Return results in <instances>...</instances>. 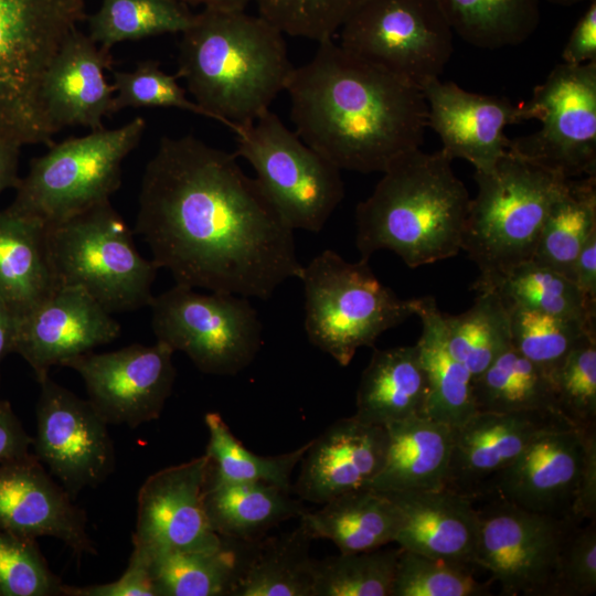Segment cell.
Masks as SVG:
<instances>
[{"label": "cell", "mask_w": 596, "mask_h": 596, "mask_svg": "<svg viewBox=\"0 0 596 596\" xmlns=\"http://www.w3.org/2000/svg\"><path fill=\"white\" fill-rule=\"evenodd\" d=\"M387 435L353 415L340 418L310 440L292 491L302 501L324 503L342 493L369 488L383 467Z\"/></svg>", "instance_id": "23"}, {"label": "cell", "mask_w": 596, "mask_h": 596, "mask_svg": "<svg viewBox=\"0 0 596 596\" xmlns=\"http://www.w3.org/2000/svg\"><path fill=\"white\" fill-rule=\"evenodd\" d=\"M236 157L163 136L142 174L135 232L175 284L265 300L304 266L294 230Z\"/></svg>", "instance_id": "1"}, {"label": "cell", "mask_w": 596, "mask_h": 596, "mask_svg": "<svg viewBox=\"0 0 596 596\" xmlns=\"http://www.w3.org/2000/svg\"><path fill=\"white\" fill-rule=\"evenodd\" d=\"M33 454L74 499L96 487L115 469V449L108 424L88 400L55 383L39 381Z\"/></svg>", "instance_id": "15"}, {"label": "cell", "mask_w": 596, "mask_h": 596, "mask_svg": "<svg viewBox=\"0 0 596 596\" xmlns=\"http://www.w3.org/2000/svg\"><path fill=\"white\" fill-rule=\"evenodd\" d=\"M453 31L481 49L513 46L540 24V0H437Z\"/></svg>", "instance_id": "37"}, {"label": "cell", "mask_w": 596, "mask_h": 596, "mask_svg": "<svg viewBox=\"0 0 596 596\" xmlns=\"http://www.w3.org/2000/svg\"><path fill=\"white\" fill-rule=\"evenodd\" d=\"M454 31L437 0H368L340 28V46L422 88L444 72Z\"/></svg>", "instance_id": "13"}, {"label": "cell", "mask_w": 596, "mask_h": 596, "mask_svg": "<svg viewBox=\"0 0 596 596\" xmlns=\"http://www.w3.org/2000/svg\"><path fill=\"white\" fill-rule=\"evenodd\" d=\"M113 113L127 107H174L210 118L187 97L177 75L167 74L157 62H140L132 71H113Z\"/></svg>", "instance_id": "47"}, {"label": "cell", "mask_w": 596, "mask_h": 596, "mask_svg": "<svg viewBox=\"0 0 596 596\" xmlns=\"http://www.w3.org/2000/svg\"><path fill=\"white\" fill-rule=\"evenodd\" d=\"M57 287H77L111 315L149 307L159 267L143 258L110 200L46 225Z\"/></svg>", "instance_id": "8"}, {"label": "cell", "mask_w": 596, "mask_h": 596, "mask_svg": "<svg viewBox=\"0 0 596 596\" xmlns=\"http://www.w3.org/2000/svg\"><path fill=\"white\" fill-rule=\"evenodd\" d=\"M64 596H156L148 571L141 560L130 555L124 574L116 581L88 586L63 585Z\"/></svg>", "instance_id": "49"}, {"label": "cell", "mask_w": 596, "mask_h": 596, "mask_svg": "<svg viewBox=\"0 0 596 596\" xmlns=\"http://www.w3.org/2000/svg\"><path fill=\"white\" fill-rule=\"evenodd\" d=\"M596 592V523L570 530L562 545L552 596H586Z\"/></svg>", "instance_id": "48"}, {"label": "cell", "mask_w": 596, "mask_h": 596, "mask_svg": "<svg viewBox=\"0 0 596 596\" xmlns=\"http://www.w3.org/2000/svg\"><path fill=\"white\" fill-rule=\"evenodd\" d=\"M32 443L10 404L0 398V464L30 455Z\"/></svg>", "instance_id": "52"}, {"label": "cell", "mask_w": 596, "mask_h": 596, "mask_svg": "<svg viewBox=\"0 0 596 596\" xmlns=\"http://www.w3.org/2000/svg\"><path fill=\"white\" fill-rule=\"evenodd\" d=\"M210 460L204 454L149 476L137 497L132 551L219 550L225 544L210 526L203 490Z\"/></svg>", "instance_id": "17"}, {"label": "cell", "mask_w": 596, "mask_h": 596, "mask_svg": "<svg viewBox=\"0 0 596 596\" xmlns=\"http://www.w3.org/2000/svg\"><path fill=\"white\" fill-rule=\"evenodd\" d=\"M416 316L422 321V334L416 342L428 382L425 416L457 427L475 412L472 374L448 350L443 312L434 297L419 298Z\"/></svg>", "instance_id": "32"}, {"label": "cell", "mask_w": 596, "mask_h": 596, "mask_svg": "<svg viewBox=\"0 0 596 596\" xmlns=\"http://www.w3.org/2000/svg\"><path fill=\"white\" fill-rule=\"evenodd\" d=\"M571 280L590 301L596 302V232L579 251L572 267Z\"/></svg>", "instance_id": "53"}, {"label": "cell", "mask_w": 596, "mask_h": 596, "mask_svg": "<svg viewBox=\"0 0 596 596\" xmlns=\"http://www.w3.org/2000/svg\"><path fill=\"white\" fill-rule=\"evenodd\" d=\"M111 66L109 50L77 28L68 34L43 81L44 110L54 134L68 126L103 128V118L113 114L115 87L105 77Z\"/></svg>", "instance_id": "24"}, {"label": "cell", "mask_w": 596, "mask_h": 596, "mask_svg": "<svg viewBox=\"0 0 596 596\" xmlns=\"http://www.w3.org/2000/svg\"><path fill=\"white\" fill-rule=\"evenodd\" d=\"M472 289L494 290L508 308L535 310L596 324V302L582 294L565 275L533 259L513 266L486 284L472 286Z\"/></svg>", "instance_id": "34"}, {"label": "cell", "mask_w": 596, "mask_h": 596, "mask_svg": "<svg viewBox=\"0 0 596 596\" xmlns=\"http://www.w3.org/2000/svg\"><path fill=\"white\" fill-rule=\"evenodd\" d=\"M461 251L479 269L473 286L533 258L544 221L568 179L507 151L476 171Z\"/></svg>", "instance_id": "5"}, {"label": "cell", "mask_w": 596, "mask_h": 596, "mask_svg": "<svg viewBox=\"0 0 596 596\" xmlns=\"http://www.w3.org/2000/svg\"><path fill=\"white\" fill-rule=\"evenodd\" d=\"M511 347L551 376L596 326L523 308H508Z\"/></svg>", "instance_id": "42"}, {"label": "cell", "mask_w": 596, "mask_h": 596, "mask_svg": "<svg viewBox=\"0 0 596 596\" xmlns=\"http://www.w3.org/2000/svg\"><path fill=\"white\" fill-rule=\"evenodd\" d=\"M242 542L225 540L219 550L132 551L148 571L156 596H231Z\"/></svg>", "instance_id": "33"}, {"label": "cell", "mask_w": 596, "mask_h": 596, "mask_svg": "<svg viewBox=\"0 0 596 596\" xmlns=\"http://www.w3.org/2000/svg\"><path fill=\"white\" fill-rule=\"evenodd\" d=\"M472 394L476 412L558 413L549 373L512 347L472 377Z\"/></svg>", "instance_id": "36"}, {"label": "cell", "mask_w": 596, "mask_h": 596, "mask_svg": "<svg viewBox=\"0 0 596 596\" xmlns=\"http://www.w3.org/2000/svg\"><path fill=\"white\" fill-rule=\"evenodd\" d=\"M478 513L473 565L487 570L504 595L552 596L562 545L577 523L498 496Z\"/></svg>", "instance_id": "14"}, {"label": "cell", "mask_w": 596, "mask_h": 596, "mask_svg": "<svg viewBox=\"0 0 596 596\" xmlns=\"http://www.w3.org/2000/svg\"><path fill=\"white\" fill-rule=\"evenodd\" d=\"M441 149L406 152L383 171L373 192L355 209L361 259L395 253L411 268L456 256L470 195Z\"/></svg>", "instance_id": "4"}, {"label": "cell", "mask_w": 596, "mask_h": 596, "mask_svg": "<svg viewBox=\"0 0 596 596\" xmlns=\"http://www.w3.org/2000/svg\"><path fill=\"white\" fill-rule=\"evenodd\" d=\"M145 129L146 121L138 116L114 129L52 143L47 152L32 159L7 209L49 226L108 201L121 184L124 160Z\"/></svg>", "instance_id": "9"}, {"label": "cell", "mask_w": 596, "mask_h": 596, "mask_svg": "<svg viewBox=\"0 0 596 596\" xmlns=\"http://www.w3.org/2000/svg\"><path fill=\"white\" fill-rule=\"evenodd\" d=\"M296 134L341 171L383 172L421 148L422 88L345 51L333 39L294 67L286 85Z\"/></svg>", "instance_id": "2"}, {"label": "cell", "mask_w": 596, "mask_h": 596, "mask_svg": "<svg viewBox=\"0 0 596 596\" xmlns=\"http://www.w3.org/2000/svg\"><path fill=\"white\" fill-rule=\"evenodd\" d=\"M20 149V146L0 139V194L7 189H15L20 181L18 175Z\"/></svg>", "instance_id": "54"}, {"label": "cell", "mask_w": 596, "mask_h": 596, "mask_svg": "<svg viewBox=\"0 0 596 596\" xmlns=\"http://www.w3.org/2000/svg\"><path fill=\"white\" fill-rule=\"evenodd\" d=\"M584 453V428L563 425L538 436L491 483L530 511L568 518Z\"/></svg>", "instance_id": "22"}, {"label": "cell", "mask_w": 596, "mask_h": 596, "mask_svg": "<svg viewBox=\"0 0 596 596\" xmlns=\"http://www.w3.org/2000/svg\"><path fill=\"white\" fill-rule=\"evenodd\" d=\"M149 307L157 341L185 353L206 374H237L263 344V324L246 297L175 284Z\"/></svg>", "instance_id": "11"}, {"label": "cell", "mask_w": 596, "mask_h": 596, "mask_svg": "<svg viewBox=\"0 0 596 596\" xmlns=\"http://www.w3.org/2000/svg\"><path fill=\"white\" fill-rule=\"evenodd\" d=\"M0 530L34 540L51 536L78 555L96 553L84 510L33 453L0 464Z\"/></svg>", "instance_id": "21"}, {"label": "cell", "mask_w": 596, "mask_h": 596, "mask_svg": "<svg viewBox=\"0 0 596 596\" xmlns=\"http://www.w3.org/2000/svg\"><path fill=\"white\" fill-rule=\"evenodd\" d=\"M427 126L439 137L450 158L488 171L508 151L507 126L521 123L519 105L494 95L468 92L454 82L433 78L422 86Z\"/></svg>", "instance_id": "20"}, {"label": "cell", "mask_w": 596, "mask_h": 596, "mask_svg": "<svg viewBox=\"0 0 596 596\" xmlns=\"http://www.w3.org/2000/svg\"><path fill=\"white\" fill-rule=\"evenodd\" d=\"M63 585L34 539L0 530V596H60Z\"/></svg>", "instance_id": "46"}, {"label": "cell", "mask_w": 596, "mask_h": 596, "mask_svg": "<svg viewBox=\"0 0 596 596\" xmlns=\"http://www.w3.org/2000/svg\"><path fill=\"white\" fill-rule=\"evenodd\" d=\"M518 105L521 121L541 128L510 139L508 151L566 179L596 175V62L557 64Z\"/></svg>", "instance_id": "12"}, {"label": "cell", "mask_w": 596, "mask_h": 596, "mask_svg": "<svg viewBox=\"0 0 596 596\" xmlns=\"http://www.w3.org/2000/svg\"><path fill=\"white\" fill-rule=\"evenodd\" d=\"M401 547L315 561L312 596H391Z\"/></svg>", "instance_id": "41"}, {"label": "cell", "mask_w": 596, "mask_h": 596, "mask_svg": "<svg viewBox=\"0 0 596 596\" xmlns=\"http://www.w3.org/2000/svg\"><path fill=\"white\" fill-rule=\"evenodd\" d=\"M299 521L315 540H329L340 553H353L394 542L401 514L387 494L362 488L334 497L318 510H306Z\"/></svg>", "instance_id": "30"}, {"label": "cell", "mask_w": 596, "mask_h": 596, "mask_svg": "<svg viewBox=\"0 0 596 596\" xmlns=\"http://www.w3.org/2000/svg\"><path fill=\"white\" fill-rule=\"evenodd\" d=\"M315 539L299 521L290 532L243 543L231 596H312Z\"/></svg>", "instance_id": "29"}, {"label": "cell", "mask_w": 596, "mask_h": 596, "mask_svg": "<svg viewBox=\"0 0 596 596\" xmlns=\"http://www.w3.org/2000/svg\"><path fill=\"white\" fill-rule=\"evenodd\" d=\"M291 491L259 481H231L210 472L203 508L211 529L223 540L252 543L280 523L305 511Z\"/></svg>", "instance_id": "27"}, {"label": "cell", "mask_w": 596, "mask_h": 596, "mask_svg": "<svg viewBox=\"0 0 596 596\" xmlns=\"http://www.w3.org/2000/svg\"><path fill=\"white\" fill-rule=\"evenodd\" d=\"M369 260L352 263L326 249L304 266L305 330L309 342L341 366L358 349L417 313L419 298L402 299L374 275Z\"/></svg>", "instance_id": "7"}, {"label": "cell", "mask_w": 596, "mask_h": 596, "mask_svg": "<svg viewBox=\"0 0 596 596\" xmlns=\"http://www.w3.org/2000/svg\"><path fill=\"white\" fill-rule=\"evenodd\" d=\"M204 422L209 432L205 455L212 475L231 481L266 482L292 492L291 475L310 440L292 451L259 456L243 446L219 413H207Z\"/></svg>", "instance_id": "40"}, {"label": "cell", "mask_w": 596, "mask_h": 596, "mask_svg": "<svg viewBox=\"0 0 596 596\" xmlns=\"http://www.w3.org/2000/svg\"><path fill=\"white\" fill-rule=\"evenodd\" d=\"M443 323L449 352L473 377L511 347L509 309L492 289L478 290L459 315L443 313Z\"/></svg>", "instance_id": "38"}, {"label": "cell", "mask_w": 596, "mask_h": 596, "mask_svg": "<svg viewBox=\"0 0 596 596\" xmlns=\"http://www.w3.org/2000/svg\"><path fill=\"white\" fill-rule=\"evenodd\" d=\"M545 1H549L550 3H553V4H558V6H573V4H577L579 2L589 1V0H545Z\"/></svg>", "instance_id": "57"}, {"label": "cell", "mask_w": 596, "mask_h": 596, "mask_svg": "<svg viewBox=\"0 0 596 596\" xmlns=\"http://www.w3.org/2000/svg\"><path fill=\"white\" fill-rule=\"evenodd\" d=\"M181 34L177 77L233 131L269 110L295 67L284 33L245 10L203 8Z\"/></svg>", "instance_id": "3"}, {"label": "cell", "mask_w": 596, "mask_h": 596, "mask_svg": "<svg viewBox=\"0 0 596 596\" xmlns=\"http://www.w3.org/2000/svg\"><path fill=\"white\" fill-rule=\"evenodd\" d=\"M562 63L582 65L596 62V0L577 20L562 52Z\"/></svg>", "instance_id": "51"}, {"label": "cell", "mask_w": 596, "mask_h": 596, "mask_svg": "<svg viewBox=\"0 0 596 596\" xmlns=\"http://www.w3.org/2000/svg\"><path fill=\"white\" fill-rule=\"evenodd\" d=\"M568 518L596 520V426L584 428V453Z\"/></svg>", "instance_id": "50"}, {"label": "cell", "mask_w": 596, "mask_h": 596, "mask_svg": "<svg viewBox=\"0 0 596 596\" xmlns=\"http://www.w3.org/2000/svg\"><path fill=\"white\" fill-rule=\"evenodd\" d=\"M258 14L284 34L318 43L333 39L368 0H254Z\"/></svg>", "instance_id": "44"}, {"label": "cell", "mask_w": 596, "mask_h": 596, "mask_svg": "<svg viewBox=\"0 0 596 596\" xmlns=\"http://www.w3.org/2000/svg\"><path fill=\"white\" fill-rule=\"evenodd\" d=\"M173 353L159 341L135 343L110 352L91 351L63 366L81 375L87 400L108 425L136 428L161 415L177 375Z\"/></svg>", "instance_id": "16"}, {"label": "cell", "mask_w": 596, "mask_h": 596, "mask_svg": "<svg viewBox=\"0 0 596 596\" xmlns=\"http://www.w3.org/2000/svg\"><path fill=\"white\" fill-rule=\"evenodd\" d=\"M384 428L387 435L384 464L369 488L382 492L445 488L454 427L418 415Z\"/></svg>", "instance_id": "26"}, {"label": "cell", "mask_w": 596, "mask_h": 596, "mask_svg": "<svg viewBox=\"0 0 596 596\" xmlns=\"http://www.w3.org/2000/svg\"><path fill=\"white\" fill-rule=\"evenodd\" d=\"M596 232V175L568 179L542 226L533 260L571 279L573 264Z\"/></svg>", "instance_id": "35"}, {"label": "cell", "mask_w": 596, "mask_h": 596, "mask_svg": "<svg viewBox=\"0 0 596 596\" xmlns=\"http://www.w3.org/2000/svg\"><path fill=\"white\" fill-rule=\"evenodd\" d=\"M119 334L120 324L88 294L60 286L19 316L14 353L28 362L39 382L53 366H63Z\"/></svg>", "instance_id": "18"}, {"label": "cell", "mask_w": 596, "mask_h": 596, "mask_svg": "<svg viewBox=\"0 0 596 596\" xmlns=\"http://www.w3.org/2000/svg\"><path fill=\"white\" fill-rule=\"evenodd\" d=\"M193 13L177 0H102L88 18V36L109 50L117 43L148 36L182 33Z\"/></svg>", "instance_id": "39"}, {"label": "cell", "mask_w": 596, "mask_h": 596, "mask_svg": "<svg viewBox=\"0 0 596 596\" xmlns=\"http://www.w3.org/2000/svg\"><path fill=\"white\" fill-rule=\"evenodd\" d=\"M86 18L85 0H0V139L52 145L42 88L68 34Z\"/></svg>", "instance_id": "6"}, {"label": "cell", "mask_w": 596, "mask_h": 596, "mask_svg": "<svg viewBox=\"0 0 596 596\" xmlns=\"http://www.w3.org/2000/svg\"><path fill=\"white\" fill-rule=\"evenodd\" d=\"M468 565L451 563L401 549L391 596H488Z\"/></svg>", "instance_id": "43"}, {"label": "cell", "mask_w": 596, "mask_h": 596, "mask_svg": "<svg viewBox=\"0 0 596 596\" xmlns=\"http://www.w3.org/2000/svg\"><path fill=\"white\" fill-rule=\"evenodd\" d=\"M551 379L557 412L578 428L596 426V333L587 334Z\"/></svg>", "instance_id": "45"}, {"label": "cell", "mask_w": 596, "mask_h": 596, "mask_svg": "<svg viewBox=\"0 0 596 596\" xmlns=\"http://www.w3.org/2000/svg\"><path fill=\"white\" fill-rule=\"evenodd\" d=\"M19 316L0 297V364L2 360L14 352Z\"/></svg>", "instance_id": "55"}, {"label": "cell", "mask_w": 596, "mask_h": 596, "mask_svg": "<svg viewBox=\"0 0 596 596\" xmlns=\"http://www.w3.org/2000/svg\"><path fill=\"white\" fill-rule=\"evenodd\" d=\"M384 493L401 514L394 540L401 549L451 563L473 565L479 513L469 497L445 488Z\"/></svg>", "instance_id": "25"}, {"label": "cell", "mask_w": 596, "mask_h": 596, "mask_svg": "<svg viewBox=\"0 0 596 596\" xmlns=\"http://www.w3.org/2000/svg\"><path fill=\"white\" fill-rule=\"evenodd\" d=\"M185 6H203V8H219L232 10H245L251 1L254 0H177Z\"/></svg>", "instance_id": "56"}, {"label": "cell", "mask_w": 596, "mask_h": 596, "mask_svg": "<svg viewBox=\"0 0 596 596\" xmlns=\"http://www.w3.org/2000/svg\"><path fill=\"white\" fill-rule=\"evenodd\" d=\"M234 134L235 155L252 166L258 184L288 225L321 231L344 198L341 170L270 109Z\"/></svg>", "instance_id": "10"}, {"label": "cell", "mask_w": 596, "mask_h": 596, "mask_svg": "<svg viewBox=\"0 0 596 596\" xmlns=\"http://www.w3.org/2000/svg\"><path fill=\"white\" fill-rule=\"evenodd\" d=\"M563 425L572 424L553 411L475 412L454 427L445 489L470 499L487 494L498 475L538 436Z\"/></svg>", "instance_id": "19"}, {"label": "cell", "mask_w": 596, "mask_h": 596, "mask_svg": "<svg viewBox=\"0 0 596 596\" xmlns=\"http://www.w3.org/2000/svg\"><path fill=\"white\" fill-rule=\"evenodd\" d=\"M427 398V376L416 344L375 349L360 377L353 416L384 427L425 416Z\"/></svg>", "instance_id": "28"}, {"label": "cell", "mask_w": 596, "mask_h": 596, "mask_svg": "<svg viewBox=\"0 0 596 596\" xmlns=\"http://www.w3.org/2000/svg\"><path fill=\"white\" fill-rule=\"evenodd\" d=\"M46 231L39 220L0 211V297L18 316L57 288Z\"/></svg>", "instance_id": "31"}]
</instances>
